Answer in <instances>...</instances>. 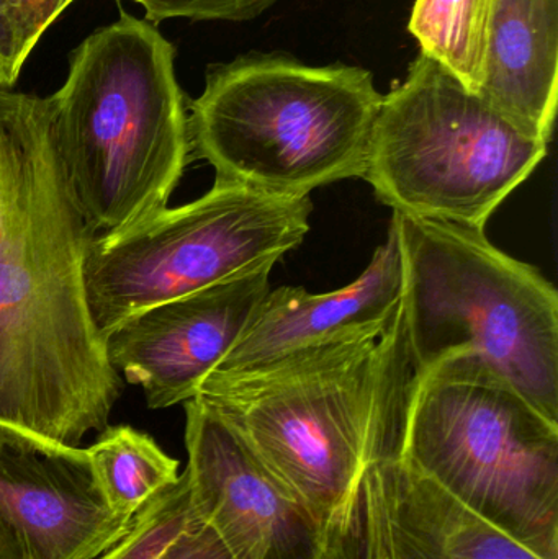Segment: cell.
Returning a JSON list of instances; mask_svg holds the SVG:
<instances>
[{"label":"cell","mask_w":558,"mask_h":559,"mask_svg":"<svg viewBox=\"0 0 558 559\" xmlns=\"http://www.w3.org/2000/svg\"><path fill=\"white\" fill-rule=\"evenodd\" d=\"M144 9V20L159 23L169 19L193 22H249L278 0H130Z\"/></svg>","instance_id":"obj_19"},{"label":"cell","mask_w":558,"mask_h":559,"mask_svg":"<svg viewBox=\"0 0 558 559\" xmlns=\"http://www.w3.org/2000/svg\"><path fill=\"white\" fill-rule=\"evenodd\" d=\"M0 559H32L15 528L0 515Z\"/></svg>","instance_id":"obj_21"},{"label":"cell","mask_w":558,"mask_h":559,"mask_svg":"<svg viewBox=\"0 0 558 559\" xmlns=\"http://www.w3.org/2000/svg\"><path fill=\"white\" fill-rule=\"evenodd\" d=\"M402 255L400 322L415 373L480 355L558 424V293L485 229L393 213Z\"/></svg>","instance_id":"obj_6"},{"label":"cell","mask_w":558,"mask_h":559,"mask_svg":"<svg viewBox=\"0 0 558 559\" xmlns=\"http://www.w3.org/2000/svg\"><path fill=\"white\" fill-rule=\"evenodd\" d=\"M478 95L549 144L558 100V0H498Z\"/></svg>","instance_id":"obj_14"},{"label":"cell","mask_w":558,"mask_h":559,"mask_svg":"<svg viewBox=\"0 0 558 559\" xmlns=\"http://www.w3.org/2000/svg\"><path fill=\"white\" fill-rule=\"evenodd\" d=\"M190 509L233 559H330L307 506L200 396L186 403Z\"/></svg>","instance_id":"obj_9"},{"label":"cell","mask_w":558,"mask_h":559,"mask_svg":"<svg viewBox=\"0 0 558 559\" xmlns=\"http://www.w3.org/2000/svg\"><path fill=\"white\" fill-rule=\"evenodd\" d=\"M157 559H233L215 532L192 514L189 524Z\"/></svg>","instance_id":"obj_20"},{"label":"cell","mask_w":558,"mask_h":559,"mask_svg":"<svg viewBox=\"0 0 558 559\" xmlns=\"http://www.w3.org/2000/svg\"><path fill=\"white\" fill-rule=\"evenodd\" d=\"M74 0H0V88H12L46 29Z\"/></svg>","instance_id":"obj_18"},{"label":"cell","mask_w":558,"mask_h":559,"mask_svg":"<svg viewBox=\"0 0 558 559\" xmlns=\"http://www.w3.org/2000/svg\"><path fill=\"white\" fill-rule=\"evenodd\" d=\"M498 0H416L409 33L422 55L478 94L487 72L488 38Z\"/></svg>","instance_id":"obj_16"},{"label":"cell","mask_w":558,"mask_h":559,"mask_svg":"<svg viewBox=\"0 0 558 559\" xmlns=\"http://www.w3.org/2000/svg\"><path fill=\"white\" fill-rule=\"evenodd\" d=\"M272 269L265 265L138 312L105 335L108 361L143 390L150 409L193 400L268 295Z\"/></svg>","instance_id":"obj_11"},{"label":"cell","mask_w":558,"mask_h":559,"mask_svg":"<svg viewBox=\"0 0 558 559\" xmlns=\"http://www.w3.org/2000/svg\"><path fill=\"white\" fill-rule=\"evenodd\" d=\"M176 49L154 23L121 12L69 56L46 97L62 166L92 236L115 235L166 209L190 157Z\"/></svg>","instance_id":"obj_3"},{"label":"cell","mask_w":558,"mask_h":559,"mask_svg":"<svg viewBox=\"0 0 558 559\" xmlns=\"http://www.w3.org/2000/svg\"><path fill=\"white\" fill-rule=\"evenodd\" d=\"M0 515L32 559H95L130 532L110 511L87 450L0 423Z\"/></svg>","instance_id":"obj_12"},{"label":"cell","mask_w":558,"mask_h":559,"mask_svg":"<svg viewBox=\"0 0 558 559\" xmlns=\"http://www.w3.org/2000/svg\"><path fill=\"white\" fill-rule=\"evenodd\" d=\"M413 374L399 309L380 337L252 370L212 371L197 396L216 407L307 506L330 555L370 447L405 407Z\"/></svg>","instance_id":"obj_2"},{"label":"cell","mask_w":558,"mask_h":559,"mask_svg":"<svg viewBox=\"0 0 558 559\" xmlns=\"http://www.w3.org/2000/svg\"><path fill=\"white\" fill-rule=\"evenodd\" d=\"M91 238L48 102L0 88V423L69 447L121 394L85 295Z\"/></svg>","instance_id":"obj_1"},{"label":"cell","mask_w":558,"mask_h":559,"mask_svg":"<svg viewBox=\"0 0 558 559\" xmlns=\"http://www.w3.org/2000/svg\"><path fill=\"white\" fill-rule=\"evenodd\" d=\"M400 459L541 559H558V424L475 354L413 374Z\"/></svg>","instance_id":"obj_5"},{"label":"cell","mask_w":558,"mask_h":559,"mask_svg":"<svg viewBox=\"0 0 558 559\" xmlns=\"http://www.w3.org/2000/svg\"><path fill=\"white\" fill-rule=\"evenodd\" d=\"M192 518L186 473L154 498L136 518L130 532L95 559H157Z\"/></svg>","instance_id":"obj_17"},{"label":"cell","mask_w":558,"mask_h":559,"mask_svg":"<svg viewBox=\"0 0 558 559\" xmlns=\"http://www.w3.org/2000/svg\"><path fill=\"white\" fill-rule=\"evenodd\" d=\"M92 472L111 512L133 521L179 479V462L154 439L130 426L105 427L88 447Z\"/></svg>","instance_id":"obj_15"},{"label":"cell","mask_w":558,"mask_h":559,"mask_svg":"<svg viewBox=\"0 0 558 559\" xmlns=\"http://www.w3.org/2000/svg\"><path fill=\"white\" fill-rule=\"evenodd\" d=\"M402 285V255L390 228L364 274L344 288L320 295L304 286L269 289L213 371L252 370L317 348L380 337L399 314Z\"/></svg>","instance_id":"obj_13"},{"label":"cell","mask_w":558,"mask_h":559,"mask_svg":"<svg viewBox=\"0 0 558 559\" xmlns=\"http://www.w3.org/2000/svg\"><path fill=\"white\" fill-rule=\"evenodd\" d=\"M310 199H275L215 179L177 209L107 236L84 262L88 311L104 341L138 312L275 265L310 231Z\"/></svg>","instance_id":"obj_8"},{"label":"cell","mask_w":558,"mask_h":559,"mask_svg":"<svg viewBox=\"0 0 558 559\" xmlns=\"http://www.w3.org/2000/svg\"><path fill=\"white\" fill-rule=\"evenodd\" d=\"M383 95L359 66L248 55L206 74L190 104V154L215 179L275 199L364 179Z\"/></svg>","instance_id":"obj_4"},{"label":"cell","mask_w":558,"mask_h":559,"mask_svg":"<svg viewBox=\"0 0 558 559\" xmlns=\"http://www.w3.org/2000/svg\"><path fill=\"white\" fill-rule=\"evenodd\" d=\"M400 433L370 447L330 559H541L406 465Z\"/></svg>","instance_id":"obj_10"},{"label":"cell","mask_w":558,"mask_h":559,"mask_svg":"<svg viewBox=\"0 0 558 559\" xmlns=\"http://www.w3.org/2000/svg\"><path fill=\"white\" fill-rule=\"evenodd\" d=\"M547 147L419 52L383 95L364 179L393 213L485 229Z\"/></svg>","instance_id":"obj_7"}]
</instances>
